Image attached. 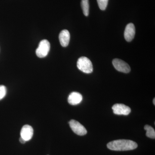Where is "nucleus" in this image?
<instances>
[{
  "label": "nucleus",
  "instance_id": "obj_6",
  "mask_svg": "<svg viewBox=\"0 0 155 155\" xmlns=\"http://www.w3.org/2000/svg\"><path fill=\"white\" fill-rule=\"evenodd\" d=\"M113 112L115 114L119 115H128L131 112L129 107L123 104H116L112 107Z\"/></svg>",
  "mask_w": 155,
  "mask_h": 155
},
{
  "label": "nucleus",
  "instance_id": "obj_11",
  "mask_svg": "<svg viewBox=\"0 0 155 155\" xmlns=\"http://www.w3.org/2000/svg\"><path fill=\"white\" fill-rule=\"evenodd\" d=\"M81 6L84 14L87 17L88 16L89 13V4L88 0H82L81 2Z\"/></svg>",
  "mask_w": 155,
  "mask_h": 155
},
{
  "label": "nucleus",
  "instance_id": "obj_1",
  "mask_svg": "<svg viewBox=\"0 0 155 155\" xmlns=\"http://www.w3.org/2000/svg\"><path fill=\"white\" fill-rule=\"evenodd\" d=\"M108 148L114 151H127L135 149L137 144L128 140H118L110 142L107 145Z\"/></svg>",
  "mask_w": 155,
  "mask_h": 155
},
{
  "label": "nucleus",
  "instance_id": "obj_10",
  "mask_svg": "<svg viewBox=\"0 0 155 155\" xmlns=\"http://www.w3.org/2000/svg\"><path fill=\"white\" fill-rule=\"evenodd\" d=\"M82 96L79 93L73 92L69 94L68 97V102L72 105H76L81 102Z\"/></svg>",
  "mask_w": 155,
  "mask_h": 155
},
{
  "label": "nucleus",
  "instance_id": "obj_5",
  "mask_svg": "<svg viewBox=\"0 0 155 155\" xmlns=\"http://www.w3.org/2000/svg\"><path fill=\"white\" fill-rule=\"evenodd\" d=\"M113 64L115 69L119 72L125 73H128L130 72V68L129 65L120 59H114Z\"/></svg>",
  "mask_w": 155,
  "mask_h": 155
},
{
  "label": "nucleus",
  "instance_id": "obj_7",
  "mask_svg": "<svg viewBox=\"0 0 155 155\" xmlns=\"http://www.w3.org/2000/svg\"><path fill=\"white\" fill-rule=\"evenodd\" d=\"M33 135V129L31 126L25 125L22 127L20 132L21 137L26 141L30 140Z\"/></svg>",
  "mask_w": 155,
  "mask_h": 155
},
{
  "label": "nucleus",
  "instance_id": "obj_3",
  "mask_svg": "<svg viewBox=\"0 0 155 155\" xmlns=\"http://www.w3.org/2000/svg\"><path fill=\"white\" fill-rule=\"evenodd\" d=\"M50 44L47 40H43L39 43L36 50V55L39 58L46 57L49 52Z\"/></svg>",
  "mask_w": 155,
  "mask_h": 155
},
{
  "label": "nucleus",
  "instance_id": "obj_14",
  "mask_svg": "<svg viewBox=\"0 0 155 155\" xmlns=\"http://www.w3.org/2000/svg\"><path fill=\"white\" fill-rule=\"evenodd\" d=\"M7 93V88L4 85H0V100L2 99L5 96Z\"/></svg>",
  "mask_w": 155,
  "mask_h": 155
},
{
  "label": "nucleus",
  "instance_id": "obj_13",
  "mask_svg": "<svg viewBox=\"0 0 155 155\" xmlns=\"http://www.w3.org/2000/svg\"><path fill=\"white\" fill-rule=\"evenodd\" d=\"M108 1L109 0H97L98 5L101 10H105L107 6Z\"/></svg>",
  "mask_w": 155,
  "mask_h": 155
},
{
  "label": "nucleus",
  "instance_id": "obj_15",
  "mask_svg": "<svg viewBox=\"0 0 155 155\" xmlns=\"http://www.w3.org/2000/svg\"><path fill=\"white\" fill-rule=\"evenodd\" d=\"M19 141L22 143H25L26 142V141H25V140L22 138V137H20V138H19Z\"/></svg>",
  "mask_w": 155,
  "mask_h": 155
},
{
  "label": "nucleus",
  "instance_id": "obj_16",
  "mask_svg": "<svg viewBox=\"0 0 155 155\" xmlns=\"http://www.w3.org/2000/svg\"><path fill=\"white\" fill-rule=\"evenodd\" d=\"M153 103L154 105H155V99L154 98L153 100Z\"/></svg>",
  "mask_w": 155,
  "mask_h": 155
},
{
  "label": "nucleus",
  "instance_id": "obj_4",
  "mask_svg": "<svg viewBox=\"0 0 155 155\" xmlns=\"http://www.w3.org/2000/svg\"><path fill=\"white\" fill-rule=\"evenodd\" d=\"M69 124L72 131L77 135L83 136L87 133V130L84 126L76 120H70Z\"/></svg>",
  "mask_w": 155,
  "mask_h": 155
},
{
  "label": "nucleus",
  "instance_id": "obj_9",
  "mask_svg": "<svg viewBox=\"0 0 155 155\" xmlns=\"http://www.w3.org/2000/svg\"><path fill=\"white\" fill-rule=\"evenodd\" d=\"M59 38L62 46L66 47L69 45L70 41V35L69 31L66 29L62 30L59 35Z\"/></svg>",
  "mask_w": 155,
  "mask_h": 155
},
{
  "label": "nucleus",
  "instance_id": "obj_8",
  "mask_svg": "<svg viewBox=\"0 0 155 155\" xmlns=\"http://www.w3.org/2000/svg\"><path fill=\"white\" fill-rule=\"evenodd\" d=\"M135 34V28L133 23L127 24L125 28L124 37L127 42L131 41L134 38Z\"/></svg>",
  "mask_w": 155,
  "mask_h": 155
},
{
  "label": "nucleus",
  "instance_id": "obj_2",
  "mask_svg": "<svg viewBox=\"0 0 155 155\" xmlns=\"http://www.w3.org/2000/svg\"><path fill=\"white\" fill-rule=\"evenodd\" d=\"M78 68L85 73H91L93 71L92 64L91 61L86 57H81L77 61Z\"/></svg>",
  "mask_w": 155,
  "mask_h": 155
},
{
  "label": "nucleus",
  "instance_id": "obj_12",
  "mask_svg": "<svg viewBox=\"0 0 155 155\" xmlns=\"http://www.w3.org/2000/svg\"><path fill=\"white\" fill-rule=\"evenodd\" d=\"M144 129L147 131L146 136L147 137L152 139L155 138V131L152 127L149 125L144 126Z\"/></svg>",
  "mask_w": 155,
  "mask_h": 155
}]
</instances>
